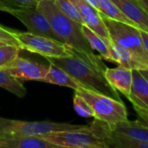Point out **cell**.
Returning <instances> with one entry per match:
<instances>
[{"label": "cell", "mask_w": 148, "mask_h": 148, "mask_svg": "<svg viewBox=\"0 0 148 148\" xmlns=\"http://www.w3.org/2000/svg\"><path fill=\"white\" fill-rule=\"evenodd\" d=\"M37 9L47 17L58 40L72 48L88 63L105 73L107 66L96 56L83 35L81 23L67 16L55 3V0H41Z\"/></svg>", "instance_id": "1"}, {"label": "cell", "mask_w": 148, "mask_h": 148, "mask_svg": "<svg viewBox=\"0 0 148 148\" xmlns=\"http://www.w3.org/2000/svg\"><path fill=\"white\" fill-rule=\"evenodd\" d=\"M46 59L49 62L65 70L82 83L84 88L121 101L118 91H116L107 81L104 72L88 63L75 50L74 55L71 56L46 57Z\"/></svg>", "instance_id": "2"}, {"label": "cell", "mask_w": 148, "mask_h": 148, "mask_svg": "<svg viewBox=\"0 0 148 148\" xmlns=\"http://www.w3.org/2000/svg\"><path fill=\"white\" fill-rule=\"evenodd\" d=\"M109 130L108 123L95 119L88 125L39 135L58 147L68 148H108L106 138Z\"/></svg>", "instance_id": "3"}, {"label": "cell", "mask_w": 148, "mask_h": 148, "mask_svg": "<svg viewBox=\"0 0 148 148\" xmlns=\"http://www.w3.org/2000/svg\"><path fill=\"white\" fill-rule=\"evenodd\" d=\"M75 91L91 106L94 110L95 119L109 125L128 120L127 108L121 101L86 88H80Z\"/></svg>", "instance_id": "4"}, {"label": "cell", "mask_w": 148, "mask_h": 148, "mask_svg": "<svg viewBox=\"0 0 148 148\" xmlns=\"http://www.w3.org/2000/svg\"><path fill=\"white\" fill-rule=\"evenodd\" d=\"M102 20L108 30L111 42L134 54L148 65V53L144 46L140 29L108 17L101 14Z\"/></svg>", "instance_id": "5"}, {"label": "cell", "mask_w": 148, "mask_h": 148, "mask_svg": "<svg viewBox=\"0 0 148 148\" xmlns=\"http://www.w3.org/2000/svg\"><path fill=\"white\" fill-rule=\"evenodd\" d=\"M80 125L51 121H23L0 117V137L39 136L46 134L67 131Z\"/></svg>", "instance_id": "6"}, {"label": "cell", "mask_w": 148, "mask_h": 148, "mask_svg": "<svg viewBox=\"0 0 148 148\" xmlns=\"http://www.w3.org/2000/svg\"><path fill=\"white\" fill-rule=\"evenodd\" d=\"M22 44V50L38 54L43 57H67L74 55V49L63 42L31 32L15 31Z\"/></svg>", "instance_id": "7"}, {"label": "cell", "mask_w": 148, "mask_h": 148, "mask_svg": "<svg viewBox=\"0 0 148 148\" xmlns=\"http://www.w3.org/2000/svg\"><path fill=\"white\" fill-rule=\"evenodd\" d=\"M8 13L22 22L28 29L29 32L59 41L51 28L49 20L37 9V5L11 10L8 11Z\"/></svg>", "instance_id": "8"}, {"label": "cell", "mask_w": 148, "mask_h": 148, "mask_svg": "<svg viewBox=\"0 0 148 148\" xmlns=\"http://www.w3.org/2000/svg\"><path fill=\"white\" fill-rule=\"evenodd\" d=\"M1 69L19 80L42 82L49 71V65L47 66L17 56L10 63Z\"/></svg>", "instance_id": "9"}, {"label": "cell", "mask_w": 148, "mask_h": 148, "mask_svg": "<svg viewBox=\"0 0 148 148\" xmlns=\"http://www.w3.org/2000/svg\"><path fill=\"white\" fill-rule=\"evenodd\" d=\"M77 8L83 24L88 26L93 31L111 42L108 30L102 20L101 12L88 3L86 0H70Z\"/></svg>", "instance_id": "10"}, {"label": "cell", "mask_w": 148, "mask_h": 148, "mask_svg": "<svg viewBox=\"0 0 148 148\" xmlns=\"http://www.w3.org/2000/svg\"><path fill=\"white\" fill-rule=\"evenodd\" d=\"M104 75L108 83L116 91L121 93L126 97L130 94L133 82L132 69L120 64L116 68L107 67Z\"/></svg>", "instance_id": "11"}, {"label": "cell", "mask_w": 148, "mask_h": 148, "mask_svg": "<svg viewBox=\"0 0 148 148\" xmlns=\"http://www.w3.org/2000/svg\"><path fill=\"white\" fill-rule=\"evenodd\" d=\"M141 30L148 33V12L139 0H111Z\"/></svg>", "instance_id": "12"}, {"label": "cell", "mask_w": 148, "mask_h": 148, "mask_svg": "<svg viewBox=\"0 0 148 148\" xmlns=\"http://www.w3.org/2000/svg\"><path fill=\"white\" fill-rule=\"evenodd\" d=\"M40 136H2L0 148H57Z\"/></svg>", "instance_id": "13"}, {"label": "cell", "mask_w": 148, "mask_h": 148, "mask_svg": "<svg viewBox=\"0 0 148 148\" xmlns=\"http://www.w3.org/2000/svg\"><path fill=\"white\" fill-rule=\"evenodd\" d=\"M127 98L133 106L148 109V82L140 70H133L131 90Z\"/></svg>", "instance_id": "14"}, {"label": "cell", "mask_w": 148, "mask_h": 148, "mask_svg": "<svg viewBox=\"0 0 148 148\" xmlns=\"http://www.w3.org/2000/svg\"><path fill=\"white\" fill-rule=\"evenodd\" d=\"M82 29L92 49L96 50L100 54L101 59L114 62V56L112 50V42L106 40L85 24L82 25Z\"/></svg>", "instance_id": "15"}, {"label": "cell", "mask_w": 148, "mask_h": 148, "mask_svg": "<svg viewBox=\"0 0 148 148\" xmlns=\"http://www.w3.org/2000/svg\"><path fill=\"white\" fill-rule=\"evenodd\" d=\"M49 63V69L45 78L42 80L43 82L55 84L62 87H67L74 90H76L80 88H84L82 83H80L74 77H72L65 70H63L62 69L57 67L53 63L50 62Z\"/></svg>", "instance_id": "16"}, {"label": "cell", "mask_w": 148, "mask_h": 148, "mask_svg": "<svg viewBox=\"0 0 148 148\" xmlns=\"http://www.w3.org/2000/svg\"><path fill=\"white\" fill-rule=\"evenodd\" d=\"M109 125V124H108ZM111 130L124 134L140 140L148 141V127L136 121H126L109 125Z\"/></svg>", "instance_id": "17"}, {"label": "cell", "mask_w": 148, "mask_h": 148, "mask_svg": "<svg viewBox=\"0 0 148 148\" xmlns=\"http://www.w3.org/2000/svg\"><path fill=\"white\" fill-rule=\"evenodd\" d=\"M106 143L108 148H148V141L140 140L124 134L113 131L110 127L106 138Z\"/></svg>", "instance_id": "18"}, {"label": "cell", "mask_w": 148, "mask_h": 148, "mask_svg": "<svg viewBox=\"0 0 148 148\" xmlns=\"http://www.w3.org/2000/svg\"><path fill=\"white\" fill-rule=\"evenodd\" d=\"M0 88H3L10 93L18 96L24 97L27 90L21 81L16 77L11 75L6 70L0 68Z\"/></svg>", "instance_id": "19"}, {"label": "cell", "mask_w": 148, "mask_h": 148, "mask_svg": "<svg viewBox=\"0 0 148 148\" xmlns=\"http://www.w3.org/2000/svg\"><path fill=\"white\" fill-rule=\"evenodd\" d=\"M99 11L108 17L119 21L140 29L134 22H132L126 15L111 1V0H99Z\"/></svg>", "instance_id": "20"}, {"label": "cell", "mask_w": 148, "mask_h": 148, "mask_svg": "<svg viewBox=\"0 0 148 148\" xmlns=\"http://www.w3.org/2000/svg\"><path fill=\"white\" fill-rule=\"evenodd\" d=\"M55 3L67 16L81 24H83V21L76 6L70 0H55Z\"/></svg>", "instance_id": "21"}, {"label": "cell", "mask_w": 148, "mask_h": 148, "mask_svg": "<svg viewBox=\"0 0 148 148\" xmlns=\"http://www.w3.org/2000/svg\"><path fill=\"white\" fill-rule=\"evenodd\" d=\"M21 49L13 45H2L0 46V68H3L9 63H10L13 60H15Z\"/></svg>", "instance_id": "22"}, {"label": "cell", "mask_w": 148, "mask_h": 148, "mask_svg": "<svg viewBox=\"0 0 148 148\" xmlns=\"http://www.w3.org/2000/svg\"><path fill=\"white\" fill-rule=\"evenodd\" d=\"M74 108L75 112L82 117L90 118L95 116L94 110L88 102L76 93H75L74 96Z\"/></svg>", "instance_id": "23"}, {"label": "cell", "mask_w": 148, "mask_h": 148, "mask_svg": "<svg viewBox=\"0 0 148 148\" xmlns=\"http://www.w3.org/2000/svg\"><path fill=\"white\" fill-rule=\"evenodd\" d=\"M41 0H0V10L8 12L26 6H36Z\"/></svg>", "instance_id": "24"}, {"label": "cell", "mask_w": 148, "mask_h": 148, "mask_svg": "<svg viewBox=\"0 0 148 148\" xmlns=\"http://www.w3.org/2000/svg\"><path fill=\"white\" fill-rule=\"evenodd\" d=\"M0 42L7 45L16 46L22 50V44L15 36L14 30L9 29L2 25H0Z\"/></svg>", "instance_id": "25"}, {"label": "cell", "mask_w": 148, "mask_h": 148, "mask_svg": "<svg viewBox=\"0 0 148 148\" xmlns=\"http://www.w3.org/2000/svg\"><path fill=\"white\" fill-rule=\"evenodd\" d=\"M134 111L137 114V121L140 123H142L143 125L148 127V109L145 108H141L136 106H133Z\"/></svg>", "instance_id": "26"}, {"label": "cell", "mask_w": 148, "mask_h": 148, "mask_svg": "<svg viewBox=\"0 0 148 148\" xmlns=\"http://www.w3.org/2000/svg\"><path fill=\"white\" fill-rule=\"evenodd\" d=\"M140 34H141V37H142V40H143L144 46H145V48H146V49H147L148 53V33L140 29Z\"/></svg>", "instance_id": "27"}, {"label": "cell", "mask_w": 148, "mask_h": 148, "mask_svg": "<svg viewBox=\"0 0 148 148\" xmlns=\"http://www.w3.org/2000/svg\"><path fill=\"white\" fill-rule=\"evenodd\" d=\"M86 1L99 10V0H86Z\"/></svg>", "instance_id": "28"}, {"label": "cell", "mask_w": 148, "mask_h": 148, "mask_svg": "<svg viewBox=\"0 0 148 148\" xmlns=\"http://www.w3.org/2000/svg\"><path fill=\"white\" fill-rule=\"evenodd\" d=\"M139 2L142 4V6L146 9L148 12V0H139Z\"/></svg>", "instance_id": "29"}, {"label": "cell", "mask_w": 148, "mask_h": 148, "mask_svg": "<svg viewBox=\"0 0 148 148\" xmlns=\"http://www.w3.org/2000/svg\"><path fill=\"white\" fill-rule=\"evenodd\" d=\"M140 72L145 77V79L148 82V70H140Z\"/></svg>", "instance_id": "30"}, {"label": "cell", "mask_w": 148, "mask_h": 148, "mask_svg": "<svg viewBox=\"0 0 148 148\" xmlns=\"http://www.w3.org/2000/svg\"><path fill=\"white\" fill-rule=\"evenodd\" d=\"M2 45H4V43H3V42H0V46H2Z\"/></svg>", "instance_id": "31"}]
</instances>
